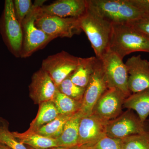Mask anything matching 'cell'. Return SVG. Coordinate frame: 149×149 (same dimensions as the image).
I'll return each instance as SVG.
<instances>
[{"mask_svg": "<svg viewBox=\"0 0 149 149\" xmlns=\"http://www.w3.org/2000/svg\"><path fill=\"white\" fill-rule=\"evenodd\" d=\"M88 8L111 24L128 23L146 17V13L128 0H87Z\"/></svg>", "mask_w": 149, "mask_h": 149, "instance_id": "obj_2", "label": "cell"}, {"mask_svg": "<svg viewBox=\"0 0 149 149\" xmlns=\"http://www.w3.org/2000/svg\"><path fill=\"white\" fill-rule=\"evenodd\" d=\"M81 118L77 112L68 120L60 136L56 139L58 147L72 148L77 146L79 125Z\"/></svg>", "mask_w": 149, "mask_h": 149, "instance_id": "obj_16", "label": "cell"}, {"mask_svg": "<svg viewBox=\"0 0 149 149\" xmlns=\"http://www.w3.org/2000/svg\"><path fill=\"white\" fill-rule=\"evenodd\" d=\"M44 1H36L33 4L30 13L22 24L23 40L20 57L26 58L35 52L42 49L52 40L54 39L38 28L35 24L39 8L43 5Z\"/></svg>", "mask_w": 149, "mask_h": 149, "instance_id": "obj_4", "label": "cell"}, {"mask_svg": "<svg viewBox=\"0 0 149 149\" xmlns=\"http://www.w3.org/2000/svg\"><path fill=\"white\" fill-rule=\"evenodd\" d=\"M0 30L9 50L16 56H20L23 40L22 26L17 18L13 1L6 0L0 19Z\"/></svg>", "mask_w": 149, "mask_h": 149, "instance_id": "obj_5", "label": "cell"}, {"mask_svg": "<svg viewBox=\"0 0 149 149\" xmlns=\"http://www.w3.org/2000/svg\"><path fill=\"white\" fill-rule=\"evenodd\" d=\"M13 3L17 18L22 25L24 19L32 10L33 4L31 0H15Z\"/></svg>", "mask_w": 149, "mask_h": 149, "instance_id": "obj_26", "label": "cell"}, {"mask_svg": "<svg viewBox=\"0 0 149 149\" xmlns=\"http://www.w3.org/2000/svg\"><path fill=\"white\" fill-rule=\"evenodd\" d=\"M103 68L108 88H115L126 97L131 93L128 89V70L122 59L108 49L100 58Z\"/></svg>", "mask_w": 149, "mask_h": 149, "instance_id": "obj_6", "label": "cell"}, {"mask_svg": "<svg viewBox=\"0 0 149 149\" xmlns=\"http://www.w3.org/2000/svg\"><path fill=\"white\" fill-rule=\"evenodd\" d=\"M131 5L142 12H149V0H128Z\"/></svg>", "mask_w": 149, "mask_h": 149, "instance_id": "obj_29", "label": "cell"}, {"mask_svg": "<svg viewBox=\"0 0 149 149\" xmlns=\"http://www.w3.org/2000/svg\"><path fill=\"white\" fill-rule=\"evenodd\" d=\"M91 147L93 149H122L121 140L111 138L107 135Z\"/></svg>", "mask_w": 149, "mask_h": 149, "instance_id": "obj_27", "label": "cell"}, {"mask_svg": "<svg viewBox=\"0 0 149 149\" xmlns=\"http://www.w3.org/2000/svg\"><path fill=\"white\" fill-rule=\"evenodd\" d=\"M58 91L49 74L42 68L32 75L29 85V97L35 104L53 101Z\"/></svg>", "mask_w": 149, "mask_h": 149, "instance_id": "obj_13", "label": "cell"}, {"mask_svg": "<svg viewBox=\"0 0 149 149\" xmlns=\"http://www.w3.org/2000/svg\"><path fill=\"white\" fill-rule=\"evenodd\" d=\"M126 98L120 91L108 88L103 94L94 108L93 113L105 121L118 117Z\"/></svg>", "mask_w": 149, "mask_h": 149, "instance_id": "obj_12", "label": "cell"}, {"mask_svg": "<svg viewBox=\"0 0 149 149\" xmlns=\"http://www.w3.org/2000/svg\"><path fill=\"white\" fill-rule=\"evenodd\" d=\"M146 17H145V18H146L149 19V12L146 13Z\"/></svg>", "mask_w": 149, "mask_h": 149, "instance_id": "obj_33", "label": "cell"}, {"mask_svg": "<svg viewBox=\"0 0 149 149\" xmlns=\"http://www.w3.org/2000/svg\"><path fill=\"white\" fill-rule=\"evenodd\" d=\"M79 60V57L62 51L43 60L41 68L49 74L57 87L74 72Z\"/></svg>", "mask_w": 149, "mask_h": 149, "instance_id": "obj_10", "label": "cell"}, {"mask_svg": "<svg viewBox=\"0 0 149 149\" xmlns=\"http://www.w3.org/2000/svg\"><path fill=\"white\" fill-rule=\"evenodd\" d=\"M41 12L63 18H80L88 10L87 0H58L40 7Z\"/></svg>", "mask_w": 149, "mask_h": 149, "instance_id": "obj_15", "label": "cell"}, {"mask_svg": "<svg viewBox=\"0 0 149 149\" xmlns=\"http://www.w3.org/2000/svg\"><path fill=\"white\" fill-rule=\"evenodd\" d=\"M29 149H35L34 148H31L30 147V148ZM46 149H72V148H62V147H57V148H51Z\"/></svg>", "mask_w": 149, "mask_h": 149, "instance_id": "obj_31", "label": "cell"}, {"mask_svg": "<svg viewBox=\"0 0 149 149\" xmlns=\"http://www.w3.org/2000/svg\"><path fill=\"white\" fill-rule=\"evenodd\" d=\"M72 149H93L92 147L89 146L82 145V146H77L72 148Z\"/></svg>", "mask_w": 149, "mask_h": 149, "instance_id": "obj_30", "label": "cell"}, {"mask_svg": "<svg viewBox=\"0 0 149 149\" xmlns=\"http://www.w3.org/2000/svg\"><path fill=\"white\" fill-rule=\"evenodd\" d=\"M125 64L130 93L134 94L149 89V61L142 59L139 55L128 58Z\"/></svg>", "mask_w": 149, "mask_h": 149, "instance_id": "obj_11", "label": "cell"}, {"mask_svg": "<svg viewBox=\"0 0 149 149\" xmlns=\"http://www.w3.org/2000/svg\"><path fill=\"white\" fill-rule=\"evenodd\" d=\"M39 109L35 119L30 123V132H35L44 125L55 119L59 115L52 101L44 102L39 105Z\"/></svg>", "mask_w": 149, "mask_h": 149, "instance_id": "obj_20", "label": "cell"}, {"mask_svg": "<svg viewBox=\"0 0 149 149\" xmlns=\"http://www.w3.org/2000/svg\"><path fill=\"white\" fill-rule=\"evenodd\" d=\"M0 149H11L5 145L0 143Z\"/></svg>", "mask_w": 149, "mask_h": 149, "instance_id": "obj_32", "label": "cell"}, {"mask_svg": "<svg viewBox=\"0 0 149 149\" xmlns=\"http://www.w3.org/2000/svg\"><path fill=\"white\" fill-rule=\"evenodd\" d=\"M109 49L122 59L135 52L149 53V37L128 23L112 24Z\"/></svg>", "mask_w": 149, "mask_h": 149, "instance_id": "obj_1", "label": "cell"}, {"mask_svg": "<svg viewBox=\"0 0 149 149\" xmlns=\"http://www.w3.org/2000/svg\"><path fill=\"white\" fill-rule=\"evenodd\" d=\"M148 131L149 124L147 120L142 122L138 116L129 111L108 121L106 128L107 136L120 140Z\"/></svg>", "mask_w": 149, "mask_h": 149, "instance_id": "obj_9", "label": "cell"}, {"mask_svg": "<svg viewBox=\"0 0 149 149\" xmlns=\"http://www.w3.org/2000/svg\"><path fill=\"white\" fill-rule=\"evenodd\" d=\"M108 121L96 115L82 117L79 128L77 146L85 145L92 146L106 135V128Z\"/></svg>", "mask_w": 149, "mask_h": 149, "instance_id": "obj_14", "label": "cell"}, {"mask_svg": "<svg viewBox=\"0 0 149 149\" xmlns=\"http://www.w3.org/2000/svg\"><path fill=\"white\" fill-rule=\"evenodd\" d=\"M134 29H136L149 37V19L146 18L140 19L138 20L128 23Z\"/></svg>", "mask_w": 149, "mask_h": 149, "instance_id": "obj_28", "label": "cell"}, {"mask_svg": "<svg viewBox=\"0 0 149 149\" xmlns=\"http://www.w3.org/2000/svg\"><path fill=\"white\" fill-rule=\"evenodd\" d=\"M40 7L35 24L49 36L54 39L58 37L71 38L73 35H79L82 31L79 18H63L49 15L41 12Z\"/></svg>", "mask_w": 149, "mask_h": 149, "instance_id": "obj_7", "label": "cell"}, {"mask_svg": "<svg viewBox=\"0 0 149 149\" xmlns=\"http://www.w3.org/2000/svg\"><path fill=\"white\" fill-rule=\"evenodd\" d=\"M122 149H149V131L121 140Z\"/></svg>", "mask_w": 149, "mask_h": 149, "instance_id": "obj_24", "label": "cell"}, {"mask_svg": "<svg viewBox=\"0 0 149 149\" xmlns=\"http://www.w3.org/2000/svg\"><path fill=\"white\" fill-rule=\"evenodd\" d=\"M57 88L60 92L65 95L75 100L81 102L85 91V88L77 86L72 83L69 76L63 81Z\"/></svg>", "mask_w": 149, "mask_h": 149, "instance_id": "obj_25", "label": "cell"}, {"mask_svg": "<svg viewBox=\"0 0 149 149\" xmlns=\"http://www.w3.org/2000/svg\"><path fill=\"white\" fill-rule=\"evenodd\" d=\"M97 60V58L95 56L85 58L79 57L77 68L69 76L72 83L81 88H86L94 71Z\"/></svg>", "mask_w": 149, "mask_h": 149, "instance_id": "obj_17", "label": "cell"}, {"mask_svg": "<svg viewBox=\"0 0 149 149\" xmlns=\"http://www.w3.org/2000/svg\"><path fill=\"white\" fill-rule=\"evenodd\" d=\"M123 106L135 111L142 122L146 121L149 116V89L130 95L125 99Z\"/></svg>", "mask_w": 149, "mask_h": 149, "instance_id": "obj_18", "label": "cell"}, {"mask_svg": "<svg viewBox=\"0 0 149 149\" xmlns=\"http://www.w3.org/2000/svg\"><path fill=\"white\" fill-rule=\"evenodd\" d=\"M79 24L91 42L96 57L100 58L109 49L112 24L88 9L79 18Z\"/></svg>", "mask_w": 149, "mask_h": 149, "instance_id": "obj_3", "label": "cell"}, {"mask_svg": "<svg viewBox=\"0 0 149 149\" xmlns=\"http://www.w3.org/2000/svg\"><path fill=\"white\" fill-rule=\"evenodd\" d=\"M72 115L59 114L55 119L44 125L35 132L48 138L57 139L61 134L65 123Z\"/></svg>", "mask_w": 149, "mask_h": 149, "instance_id": "obj_22", "label": "cell"}, {"mask_svg": "<svg viewBox=\"0 0 149 149\" xmlns=\"http://www.w3.org/2000/svg\"><path fill=\"white\" fill-rule=\"evenodd\" d=\"M108 89L101 61L97 58L94 71L85 88L81 107L78 111L81 117L88 116L93 113L96 104Z\"/></svg>", "mask_w": 149, "mask_h": 149, "instance_id": "obj_8", "label": "cell"}, {"mask_svg": "<svg viewBox=\"0 0 149 149\" xmlns=\"http://www.w3.org/2000/svg\"><path fill=\"white\" fill-rule=\"evenodd\" d=\"M0 143L11 149H28L24 144L19 141L9 130L7 120L0 118Z\"/></svg>", "mask_w": 149, "mask_h": 149, "instance_id": "obj_23", "label": "cell"}, {"mask_svg": "<svg viewBox=\"0 0 149 149\" xmlns=\"http://www.w3.org/2000/svg\"><path fill=\"white\" fill-rule=\"evenodd\" d=\"M59 114L72 115L79 111L82 102L75 100L58 90L53 100Z\"/></svg>", "mask_w": 149, "mask_h": 149, "instance_id": "obj_21", "label": "cell"}, {"mask_svg": "<svg viewBox=\"0 0 149 149\" xmlns=\"http://www.w3.org/2000/svg\"><path fill=\"white\" fill-rule=\"evenodd\" d=\"M13 136L24 145L35 149H46L58 147L56 139L42 136L36 132H12Z\"/></svg>", "mask_w": 149, "mask_h": 149, "instance_id": "obj_19", "label": "cell"}]
</instances>
